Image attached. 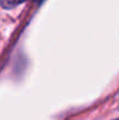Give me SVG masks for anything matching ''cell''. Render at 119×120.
Here are the masks:
<instances>
[{"instance_id": "1", "label": "cell", "mask_w": 119, "mask_h": 120, "mask_svg": "<svg viewBox=\"0 0 119 120\" xmlns=\"http://www.w3.org/2000/svg\"><path fill=\"white\" fill-rule=\"evenodd\" d=\"M26 0H1V6L4 8H13L20 4H22Z\"/></svg>"}, {"instance_id": "2", "label": "cell", "mask_w": 119, "mask_h": 120, "mask_svg": "<svg viewBox=\"0 0 119 120\" xmlns=\"http://www.w3.org/2000/svg\"><path fill=\"white\" fill-rule=\"evenodd\" d=\"M116 120H119V118H118V119H116Z\"/></svg>"}]
</instances>
